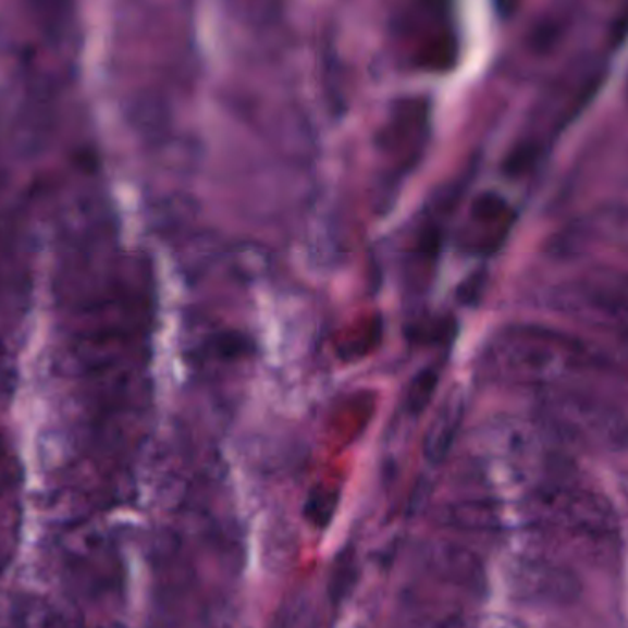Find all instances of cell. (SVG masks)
<instances>
[{
    "mask_svg": "<svg viewBox=\"0 0 628 628\" xmlns=\"http://www.w3.org/2000/svg\"><path fill=\"white\" fill-rule=\"evenodd\" d=\"M492 366L526 382H550L599 366L582 343L540 329H510L492 345Z\"/></svg>",
    "mask_w": 628,
    "mask_h": 628,
    "instance_id": "cell-1",
    "label": "cell"
},
{
    "mask_svg": "<svg viewBox=\"0 0 628 628\" xmlns=\"http://www.w3.org/2000/svg\"><path fill=\"white\" fill-rule=\"evenodd\" d=\"M533 507L540 520L581 544L593 550H612L616 545L617 520L611 505L568 479H544V483L534 487Z\"/></svg>",
    "mask_w": 628,
    "mask_h": 628,
    "instance_id": "cell-2",
    "label": "cell"
},
{
    "mask_svg": "<svg viewBox=\"0 0 628 628\" xmlns=\"http://www.w3.org/2000/svg\"><path fill=\"white\" fill-rule=\"evenodd\" d=\"M61 558L84 592H102L119 582V553L109 534L96 527H72L61 542Z\"/></svg>",
    "mask_w": 628,
    "mask_h": 628,
    "instance_id": "cell-3",
    "label": "cell"
},
{
    "mask_svg": "<svg viewBox=\"0 0 628 628\" xmlns=\"http://www.w3.org/2000/svg\"><path fill=\"white\" fill-rule=\"evenodd\" d=\"M461 404L452 398L444 404L441 414L431 422L424 441V454L430 461H443L448 454L450 444L454 443L457 428L461 424Z\"/></svg>",
    "mask_w": 628,
    "mask_h": 628,
    "instance_id": "cell-4",
    "label": "cell"
},
{
    "mask_svg": "<svg viewBox=\"0 0 628 628\" xmlns=\"http://www.w3.org/2000/svg\"><path fill=\"white\" fill-rule=\"evenodd\" d=\"M21 483V465L7 439L0 435V505L13 503Z\"/></svg>",
    "mask_w": 628,
    "mask_h": 628,
    "instance_id": "cell-5",
    "label": "cell"
}]
</instances>
